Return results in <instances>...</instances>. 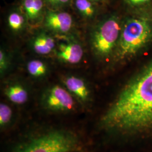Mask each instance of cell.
<instances>
[{
    "mask_svg": "<svg viewBox=\"0 0 152 152\" xmlns=\"http://www.w3.org/2000/svg\"><path fill=\"white\" fill-rule=\"evenodd\" d=\"M101 121L112 132H152V61L125 86Z\"/></svg>",
    "mask_w": 152,
    "mask_h": 152,
    "instance_id": "obj_1",
    "label": "cell"
},
{
    "mask_svg": "<svg viewBox=\"0 0 152 152\" xmlns=\"http://www.w3.org/2000/svg\"><path fill=\"white\" fill-rule=\"evenodd\" d=\"M14 152H85V149L74 133L64 130H51L29 138Z\"/></svg>",
    "mask_w": 152,
    "mask_h": 152,
    "instance_id": "obj_2",
    "label": "cell"
},
{
    "mask_svg": "<svg viewBox=\"0 0 152 152\" xmlns=\"http://www.w3.org/2000/svg\"><path fill=\"white\" fill-rule=\"evenodd\" d=\"M152 38V24L147 18L134 17L122 26L116 56L123 60L137 53Z\"/></svg>",
    "mask_w": 152,
    "mask_h": 152,
    "instance_id": "obj_3",
    "label": "cell"
},
{
    "mask_svg": "<svg viewBox=\"0 0 152 152\" xmlns=\"http://www.w3.org/2000/svg\"><path fill=\"white\" fill-rule=\"evenodd\" d=\"M121 29L120 20L115 16L109 17L99 24L92 34L94 53L100 56L108 55L117 46Z\"/></svg>",
    "mask_w": 152,
    "mask_h": 152,
    "instance_id": "obj_4",
    "label": "cell"
},
{
    "mask_svg": "<svg viewBox=\"0 0 152 152\" xmlns=\"http://www.w3.org/2000/svg\"><path fill=\"white\" fill-rule=\"evenodd\" d=\"M43 101L46 108L56 112H69L75 107L73 96L66 89L58 85L49 88Z\"/></svg>",
    "mask_w": 152,
    "mask_h": 152,
    "instance_id": "obj_5",
    "label": "cell"
},
{
    "mask_svg": "<svg viewBox=\"0 0 152 152\" xmlns=\"http://www.w3.org/2000/svg\"><path fill=\"white\" fill-rule=\"evenodd\" d=\"M45 25L49 30L59 34L69 32L73 26V19L71 15L63 11L47 12Z\"/></svg>",
    "mask_w": 152,
    "mask_h": 152,
    "instance_id": "obj_6",
    "label": "cell"
},
{
    "mask_svg": "<svg viewBox=\"0 0 152 152\" xmlns=\"http://www.w3.org/2000/svg\"><path fill=\"white\" fill-rule=\"evenodd\" d=\"M83 55V49L81 45L77 42L61 44L57 52V57L59 60L72 64L80 62Z\"/></svg>",
    "mask_w": 152,
    "mask_h": 152,
    "instance_id": "obj_7",
    "label": "cell"
},
{
    "mask_svg": "<svg viewBox=\"0 0 152 152\" xmlns=\"http://www.w3.org/2000/svg\"><path fill=\"white\" fill-rule=\"evenodd\" d=\"M66 89L82 102H86L90 97V91L84 80L76 76L66 77L64 80Z\"/></svg>",
    "mask_w": 152,
    "mask_h": 152,
    "instance_id": "obj_8",
    "label": "cell"
},
{
    "mask_svg": "<svg viewBox=\"0 0 152 152\" xmlns=\"http://www.w3.org/2000/svg\"><path fill=\"white\" fill-rule=\"evenodd\" d=\"M32 45L33 50L37 54L47 55L54 50L55 42L51 36L45 33H41L33 39Z\"/></svg>",
    "mask_w": 152,
    "mask_h": 152,
    "instance_id": "obj_9",
    "label": "cell"
},
{
    "mask_svg": "<svg viewBox=\"0 0 152 152\" xmlns=\"http://www.w3.org/2000/svg\"><path fill=\"white\" fill-rule=\"evenodd\" d=\"M5 93L10 102L18 105L26 103L28 99L27 90L22 85L18 83L9 86L6 88Z\"/></svg>",
    "mask_w": 152,
    "mask_h": 152,
    "instance_id": "obj_10",
    "label": "cell"
},
{
    "mask_svg": "<svg viewBox=\"0 0 152 152\" xmlns=\"http://www.w3.org/2000/svg\"><path fill=\"white\" fill-rule=\"evenodd\" d=\"M23 6L28 19L34 21L41 16L44 2L42 0H23Z\"/></svg>",
    "mask_w": 152,
    "mask_h": 152,
    "instance_id": "obj_11",
    "label": "cell"
},
{
    "mask_svg": "<svg viewBox=\"0 0 152 152\" xmlns=\"http://www.w3.org/2000/svg\"><path fill=\"white\" fill-rule=\"evenodd\" d=\"M93 2L90 0H75V6L77 11L85 18H91L95 13V8Z\"/></svg>",
    "mask_w": 152,
    "mask_h": 152,
    "instance_id": "obj_12",
    "label": "cell"
},
{
    "mask_svg": "<svg viewBox=\"0 0 152 152\" xmlns=\"http://www.w3.org/2000/svg\"><path fill=\"white\" fill-rule=\"evenodd\" d=\"M27 68L29 74L34 77H43L48 72V68L45 63L39 60L29 61Z\"/></svg>",
    "mask_w": 152,
    "mask_h": 152,
    "instance_id": "obj_13",
    "label": "cell"
},
{
    "mask_svg": "<svg viewBox=\"0 0 152 152\" xmlns=\"http://www.w3.org/2000/svg\"><path fill=\"white\" fill-rule=\"evenodd\" d=\"M9 27L11 30L18 32L22 30L25 25V18L18 12H12L7 18Z\"/></svg>",
    "mask_w": 152,
    "mask_h": 152,
    "instance_id": "obj_14",
    "label": "cell"
},
{
    "mask_svg": "<svg viewBox=\"0 0 152 152\" xmlns=\"http://www.w3.org/2000/svg\"><path fill=\"white\" fill-rule=\"evenodd\" d=\"M12 111L11 108L5 103L0 104V125L4 127L11 121Z\"/></svg>",
    "mask_w": 152,
    "mask_h": 152,
    "instance_id": "obj_15",
    "label": "cell"
},
{
    "mask_svg": "<svg viewBox=\"0 0 152 152\" xmlns=\"http://www.w3.org/2000/svg\"><path fill=\"white\" fill-rule=\"evenodd\" d=\"M9 59L5 51L1 49L0 50V72L1 75L4 74L9 66Z\"/></svg>",
    "mask_w": 152,
    "mask_h": 152,
    "instance_id": "obj_16",
    "label": "cell"
},
{
    "mask_svg": "<svg viewBox=\"0 0 152 152\" xmlns=\"http://www.w3.org/2000/svg\"><path fill=\"white\" fill-rule=\"evenodd\" d=\"M50 5L55 7H61L69 4L71 0H45Z\"/></svg>",
    "mask_w": 152,
    "mask_h": 152,
    "instance_id": "obj_17",
    "label": "cell"
},
{
    "mask_svg": "<svg viewBox=\"0 0 152 152\" xmlns=\"http://www.w3.org/2000/svg\"><path fill=\"white\" fill-rule=\"evenodd\" d=\"M126 2L132 6L144 5L149 3L151 0H125Z\"/></svg>",
    "mask_w": 152,
    "mask_h": 152,
    "instance_id": "obj_18",
    "label": "cell"
},
{
    "mask_svg": "<svg viewBox=\"0 0 152 152\" xmlns=\"http://www.w3.org/2000/svg\"><path fill=\"white\" fill-rule=\"evenodd\" d=\"M90 1H92L93 2H99V1H100L101 0H90Z\"/></svg>",
    "mask_w": 152,
    "mask_h": 152,
    "instance_id": "obj_19",
    "label": "cell"
}]
</instances>
